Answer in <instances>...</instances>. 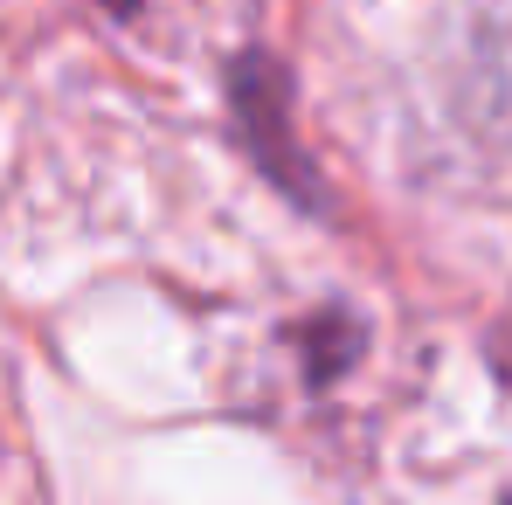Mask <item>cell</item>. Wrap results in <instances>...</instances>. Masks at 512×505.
<instances>
[{
  "mask_svg": "<svg viewBox=\"0 0 512 505\" xmlns=\"http://www.w3.org/2000/svg\"><path fill=\"white\" fill-rule=\"evenodd\" d=\"M222 84H229V111H236V139L256 160V173L284 201H298L305 215H326V187H319L312 153L298 146V125H291V70L270 49H236Z\"/></svg>",
  "mask_w": 512,
  "mask_h": 505,
  "instance_id": "cell-1",
  "label": "cell"
},
{
  "mask_svg": "<svg viewBox=\"0 0 512 505\" xmlns=\"http://www.w3.org/2000/svg\"><path fill=\"white\" fill-rule=\"evenodd\" d=\"M291 346L305 353V381H312V388H326L333 374H346V367H353V353H360V326H353L340 305H333V312L305 319V326L291 333Z\"/></svg>",
  "mask_w": 512,
  "mask_h": 505,
  "instance_id": "cell-2",
  "label": "cell"
},
{
  "mask_svg": "<svg viewBox=\"0 0 512 505\" xmlns=\"http://www.w3.org/2000/svg\"><path fill=\"white\" fill-rule=\"evenodd\" d=\"M104 14H139V0H97Z\"/></svg>",
  "mask_w": 512,
  "mask_h": 505,
  "instance_id": "cell-3",
  "label": "cell"
}]
</instances>
